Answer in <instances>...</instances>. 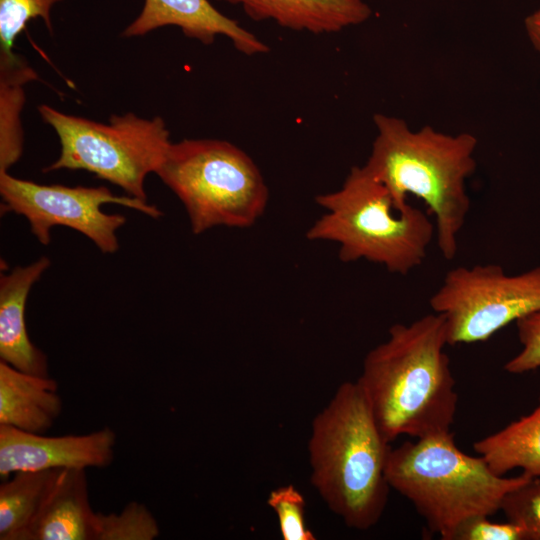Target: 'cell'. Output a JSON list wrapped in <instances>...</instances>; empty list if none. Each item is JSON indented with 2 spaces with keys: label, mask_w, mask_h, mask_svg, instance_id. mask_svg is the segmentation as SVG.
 Wrapping results in <instances>:
<instances>
[{
  "label": "cell",
  "mask_w": 540,
  "mask_h": 540,
  "mask_svg": "<svg viewBox=\"0 0 540 540\" xmlns=\"http://www.w3.org/2000/svg\"><path fill=\"white\" fill-rule=\"evenodd\" d=\"M388 338L371 349L357 379L388 442L451 431L458 394L442 314L424 315L389 328Z\"/></svg>",
  "instance_id": "1"
},
{
  "label": "cell",
  "mask_w": 540,
  "mask_h": 540,
  "mask_svg": "<svg viewBox=\"0 0 540 540\" xmlns=\"http://www.w3.org/2000/svg\"><path fill=\"white\" fill-rule=\"evenodd\" d=\"M376 136L364 168L404 210L408 195L424 201L435 218L442 256L453 259L469 210L467 179L476 170L477 138L468 132L443 133L426 125L412 130L401 118L376 113Z\"/></svg>",
  "instance_id": "2"
},
{
  "label": "cell",
  "mask_w": 540,
  "mask_h": 540,
  "mask_svg": "<svg viewBox=\"0 0 540 540\" xmlns=\"http://www.w3.org/2000/svg\"><path fill=\"white\" fill-rule=\"evenodd\" d=\"M391 448L358 381L342 383L314 417L311 483L347 527L368 530L381 519L391 489L385 474Z\"/></svg>",
  "instance_id": "3"
},
{
  "label": "cell",
  "mask_w": 540,
  "mask_h": 540,
  "mask_svg": "<svg viewBox=\"0 0 540 540\" xmlns=\"http://www.w3.org/2000/svg\"><path fill=\"white\" fill-rule=\"evenodd\" d=\"M385 474L390 488L409 500L442 540H451L470 518L496 514L505 495L530 477L496 474L480 455L460 450L451 431L391 448Z\"/></svg>",
  "instance_id": "4"
},
{
  "label": "cell",
  "mask_w": 540,
  "mask_h": 540,
  "mask_svg": "<svg viewBox=\"0 0 540 540\" xmlns=\"http://www.w3.org/2000/svg\"><path fill=\"white\" fill-rule=\"evenodd\" d=\"M315 200L326 212L306 237L337 243L342 262L367 260L407 275L425 260L434 222L410 204L397 210L388 189L363 165L353 166L339 189Z\"/></svg>",
  "instance_id": "5"
},
{
  "label": "cell",
  "mask_w": 540,
  "mask_h": 540,
  "mask_svg": "<svg viewBox=\"0 0 540 540\" xmlns=\"http://www.w3.org/2000/svg\"><path fill=\"white\" fill-rule=\"evenodd\" d=\"M155 174L182 202L194 234L217 226L250 227L269 200L258 166L225 140L172 142Z\"/></svg>",
  "instance_id": "6"
},
{
  "label": "cell",
  "mask_w": 540,
  "mask_h": 540,
  "mask_svg": "<svg viewBox=\"0 0 540 540\" xmlns=\"http://www.w3.org/2000/svg\"><path fill=\"white\" fill-rule=\"evenodd\" d=\"M60 143L59 157L43 169L85 170L146 201L144 182L156 173L170 145L163 118H142L129 112L112 115L108 123L63 113L51 106L38 107Z\"/></svg>",
  "instance_id": "7"
},
{
  "label": "cell",
  "mask_w": 540,
  "mask_h": 540,
  "mask_svg": "<svg viewBox=\"0 0 540 540\" xmlns=\"http://www.w3.org/2000/svg\"><path fill=\"white\" fill-rule=\"evenodd\" d=\"M429 304L445 319L448 345L486 341L540 310V266L517 275L496 264L455 267Z\"/></svg>",
  "instance_id": "8"
},
{
  "label": "cell",
  "mask_w": 540,
  "mask_h": 540,
  "mask_svg": "<svg viewBox=\"0 0 540 540\" xmlns=\"http://www.w3.org/2000/svg\"><path fill=\"white\" fill-rule=\"evenodd\" d=\"M0 194L2 211L25 217L41 244H49L52 227L66 226L85 235L104 254L118 250L116 232L126 218L106 214L102 205L118 204L152 218L163 215L155 205L131 196H117L105 186L42 185L16 178L8 171L0 172Z\"/></svg>",
  "instance_id": "9"
},
{
  "label": "cell",
  "mask_w": 540,
  "mask_h": 540,
  "mask_svg": "<svg viewBox=\"0 0 540 540\" xmlns=\"http://www.w3.org/2000/svg\"><path fill=\"white\" fill-rule=\"evenodd\" d=\"M117 436L110 427L81 435L45 436L0 424V476L20 471L105 468Z\"/></svg>",
  "instance_id": "10"
},
{
  "label": "cell",
  "mask_w": 540,
  "mask_h": 540,
  "mask_svg": "<svg viewBox=\"0 0 540 540\" xmlns=\"http://www.w3.org/2000/svg\"><path fill=\"white\" fill-rule=\"evenodd\" d=\"M166 26H176L186 37L205 45L214 43L217 36H224L236 50L245 55L265 54L269 51L266 43L218 11L209 0H145L141 12L122 35L144 36Z\"/></svg>",
  "instance_id": "11"
},
{
  "label": "cell",
  "mask_w": 540,
  "mask_h": 540,
  "mask_svg": "<svg viewBox=\"0 0 540 540\" xmlns=\"http://www.w3.org/2000/svg\"><path fill=\"white\" fill-rule=\"evenodd\" d=\"M50 264L49 258L42 256L0 277V358L20 371L41 376H49L48 361L29 339L25 307L32 286Z\"/></svg>",
  "instance_id": "12"
},
{
  "label": "cell",
  "mask_w": 540,
  "mask_h": 540,
  "mask_svg": "<svg viewBox=\"0 0 540 540\" xmlns=\"http://www.w3.org/2000/svg\"><path fill=\"white\" fill-rule=\"evenodd\" d=\"M86 469H60L32 522L26 540H93L94 512Z\"/></svg>",
  "instance_id": "13"
},
{
  "label": "cell",
  "mask_w": 540,
  "mask_h": 540,
  "mask_svg": "<svg viewBox=\"0 0 540 540\" xmlns=\"http://www.w3.org/2000/svg\"><path fill=\"white\" fill-rule=\"evenodd\" d=\"M241 6L253 20L313 34L335 33L361 24L372 10L363 0H218Z\"/></svg>",
  "instance_id": "14"
},
{
  "label": "cell",
  "mask_w": 540,
  "mask_h": 540,
  "mask_svg": "<svg viewBox=\"0 0 540 540\" xmlns=\"http://www.w3.org/2000/svg\"><path fill=\"white\" fill-rule=\"evenodd\" d=\"M58 383L0 360V424L43 434L62 412Z\"/></svg>",
  "instance_id": "15"
},
{
  "label": "cell",
  "mask_w": 540,
  "mask_h": 540,
  "mask_svg": "<svg viewBox=\"0 0 540 540\" xmlns=\"http://www.w3.org/2000/svg\"><path fill=\"white\" fill-rule=\"evenodd\" d=\"M473 449L498 475L519 468L540 477V397L531 413L477 440Z\"/></svg>",
  "instance_id": "16"
},
{
  "label": "cell",
  "mask_w": 540,
  "mask_h": 540,
  "mask_svg": "<svg viewBox=\"0 0 540 540\" xmlns=\"http://www.w3.org/2000/svg\"><path fill=\"white\" fill-rule=\"evenodd\" d=\"M37 77L22 56L0 51V172L8 171L22 156L24 87Z\"/></svg>",
  "instance_id": "17"
},
{
  "label": "cell",
  "mask_w": 540,
  "mask_h": 540,
  "mask_svg": "<svg viewBox=\"0 0 540 540\" xmlns=\"http://www.w3.org/2000/svg\"><path fill=\"white\" fill-rule=\"evenodd\" d=\"M59 470L20 471L1 484V540H26L27 532Z\"/></svg>",
  "instance_id": "18"
},
{
  "label": "cell",
  "mask_w": 540,
  "mask_h": 540,
  "mask_svg": "<svg viewBox=\"0 0 540 540\" xmlns=\"http://www.w3.org/2000/svg\"><path fill=\"white\" fill-rule=\"evenodd\" d=\"M160 534L154 515L142 503L132 501L119 513L96 512L93 540H153Z\"/></svg>",
  "instance_id": "19"
},
{
  "label": "cell",
  "mask_w": 540,
  "mask_h": 540,
  "mask_svg": "<svg viewBox=\"0 0 540 540\" xmlns=\"http://www.w3.org/2000/svg\"><path fill=\"white\" fill-rule=\"evenodd\" d=\"M63 0H0V51L12 52L18 35L26 24L41 18L52 31L51 10Z\"/></svg>",
  "instance_id": "20"
},
{
  "label": "cell",
  "mask_w": 540,
  "mask_h": 540,
  "mask_svg": "<svg viewBox=\"0 0 540 540\" xmlns=\"http://www.w3.org/2000/svg\"><path fill=\"white\" fill-rule=\"evenodd\" d=\"M500 510L522 529L525 540H540V477L530 476L510 490Z\"/></svg>",
  "instance_id": "21"
},
{
  "label": "cell",
  "mask_w": 540,
  "mask_h": 540,
  "mask_svg": "<svg viewBox=\"0 0 540 540\" xmlns=\"http://www.w3.org/2000/svg\"><path fill=\"white\" fill-rule=\"evenodd\" d=\"M268 506L275 512L284 540H315L305 522V499L292 484L273 489L267 498Z\"/></svg>",
  "instance_id": "22"
},
{
  "label": "cell",
  "mask_w": 540,
  "mask_h": 540,
  "mask_svg": "<svg viewBox=\"0 0 540 540\" xmlns=\"http://www.w3.org/2000/svg\"><path fill=\"white\" fill-rule=\"evenodd\" d=\"M521 351L504 365L511 374H523L540 368V310L515 322Z\"/></svg>",
  "instance_id": "23"
},
{
  "label": "cell",
  "mask_w": 540,
  "mask_h": 540,
  "mask_svg": "<svg viewBox=\"0 0 540 540\" xmlns=\"http://www.w3.org/2000/svg\"><path fill=\"white\" fill-rule=\"evenodd\" d=\"M451 540H525L522 529L510 521L492 522L489 516H476L464 521Z\"/></svg>",
  "instance_id": "24"
},
{
  "label": "cell",
  "mask_w": 540,
  "mask_h": 540,
  "mask_svg": "<svg viewBox=\"0 0 540 540\" xmlns=\"http://www.w3.org/2000/svg\"><path fill=\"white\" fill-rule=\"evenodd\" d=\"M525 28L531 43L540 53V15L533 13L527 17Z\"/></svg>",
  "instance_id": "25"
},
{
  "label": "cell",
  "mask_w": 540,
  "mask_h": 540,
  "mask_svg": "<svg viewBox=\"0 0 540 540\" xmlns=\"http://www.w3.org/2000/svg\"><path fill=\"white\" fill-rule=\"evenodd\" d=\"M534 13L537 14V15H540V9L538 11L534 12Z\"/></svg>",
  "instance_id": "26"
}]
</instances>
